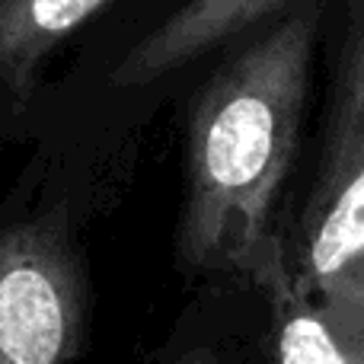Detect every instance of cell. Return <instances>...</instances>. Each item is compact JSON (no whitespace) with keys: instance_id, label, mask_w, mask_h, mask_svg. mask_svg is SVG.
Here are the masks:
<instances>
[{"instance_id":"6","label":"cell","mask_w":364,"mask_h":364,"mask_svg":"<svg viewBox=\"0 0 364 364\" xmlns=\"http://www.w3.org/2000/svg\"><path fill=\"white\" fill-rule=\"evenodd\" d=\"M112 0H0V83L29 96L42 61Z\"/></svg>"},{"instance_id":"2","label":"cell","mask_w":364,"mask_h":364,"mask_svg":"<svg viewBox=\"0 0 364 364\" xmlns=\"http://www.w3.org/2000/svg\"><path fill=\"white\" fill-rule=\"evenodd\" d=\"M87 269L61 220L0 233V364H70L87 339Z\"/></svg>"},{"instance_id":"1","label":"cell","mask_w":364,"mask_h":364,"mask_svg":"<svg viewBox=\"0 0 364 364\" xmlns=\"http://www.w3.org/2000/svg\"><path fill=\"white\" fill-rule=\"evenodd\" d=\"M320 0L227 58L198 90L186 132V201L176 224V265L186 275L252 282L282 240L272 205L291 173L307 106Z\"/></svg>"},{"instance_id":"5","label":"cell","mask_w":364,"mask_h":364,"mask_svg":"<svg viewBox=\"0 0 364 364\" xmlns=\"http://www.w3.org/2000/svg\"><path fill=\"white\" fill-rule=\"evenodd\" d=\"M252 284L269 297L275 364H364V329L297 282L282 243L265 256Z\"/></svg>"},{"instance_id":"4","label":"cell","mask_w":364,"mask_h":364,"mask_svg":"<svg viewBox=\"0 0 364 364\" xmlns=\"http://www.w3.org/2000/svg\"><path fill=\"white\" fill-rule=\"evenodd\" d=\"M310 0H186L151 29L112 70V83L134 90L192 64L256 23Z\"/></svg>"},{"instance_id":"8","label":"cell","mask_w":364,"mask_h":364,"mask_svg":"<svg viewBox=\"0 0 364 364\" xmlns=\"http://www.w3.org/2000/svg\"><path fill=\"white\" fill-rule=\"evenodd\" d=\"M173 364H220V361H218V355H214L211 348H195V352L182 355V358L173 361Z\"/></svg>"},{"instance_id":"7","label":"cell","mask_w":364,"mask_h":364,"mask_svg":"<svg viewBox=\"0 0 364 364\" xmlns=\"http://www.w3.org/2000/svg\"><path fill=\"white\" fill-rule=\"evenodd\" d=\"M355 115H364V0H348L346 42L326 125L348 122Z\"/></svg>"},{"instance_id":"3","label":"cell","mask_w":364,"mask_h":364,"mask_svg":"<svg viewBox=\"0 0 364 364\" xmlns=\"http://www.w3.org/2000/svg\"><path fill=\"white\" fill-rule=\"evenodd\" d=\"M288 265L304 288L364 329V115L326 125L320 182Z\"/></svg>"}]
</instances>
